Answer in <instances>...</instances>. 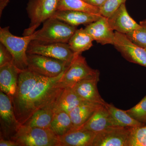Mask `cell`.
<instances>
[{
	"mask_svg": "<svg viewBox=\"0 0 146 146\" xmlns=\"http://www.w3.org/2000/svg\"><path fill=\"white\" fill-rule=\"evenodd\" d=\"M58 136H61L73 129L72 124L69 114L64 111L54 112L49 127Z\"/></svg>",
	"mask_w": 146,
	"mask_h": 146,
	"instance_id": "cb8c5ba5",
	"label": "cell"
},
{
	"mask_svg": "<svg viewBox=\"0 0 146 146\" xmlns=\"http://www.w3.org/2000/svg\"><path fill=\"white\" fill-rule=\"evenodd\" d=\"M9 0H0V17L1 16L3 11L9 3Z\"/></svg>",
	"mask_w": 146,
	"mask_h": 146,
	"instance_id": "d6a6232c",
	"label": "cell"
},
{
	"mask_svg": "<svg viewBox=\"0 0 146 146\" xmlns=\"http://www.w3.org/2000/svg\"><path fill=\"white\" fill-rule=\"evenodd\" d=\"M21 71L12 63H8L0 67L1 91L10 98L17 91L19 73Z\"/></svg>",
	"mask_w": 146,
	"mask_h": 146,
	"instance_id": "e0dca14e",
	"label": "cell"
},
{
	"mask_svg": "<svg viewBox=\"0 0 146 146\" xmlns=\"http://www.w3.org/2000/svg\"><path fill=\"white\" fill-rule=\"evenodd\" d=\"M11 140L19 146H58V136L49 128L21 125Z\"/></svg>",
	"mask_w": 146,
	"mask_h": 146,
	"instance_id": "277c9868",
	"label": "cell"
},
{
	"mask_svg": "<svg viewBox=\"0 0 146 146\" xmlns=\"http://www.w3.org/2000/svg\"><path fill=\"white\" fill-rule=\"evenodd\" d=\"M94 39L86 32L85 29H77L71 37L68 42L71 50L77 54L89 50L93 46Z\"/></svg>",
	"mask_w": 146,
	"mask_h": 146,
	"instance_id": "44dd1931",
	"label": "cell"
},
{
	"mask_svg": "<svg viewBox=\"0 0 146 146\" xmlns=\"http://www.w3.org/2000/svg\"><path fill=\"white\" fill-rule=\"evenodd\" d=\"M28 69L48 77L60 75L68 68L71 62L37 54H27Z\"/></svg>",
	"mask_w": 146,
	"mask_h": 146,
	"instance_id": "52a82bcc",
	"label": "cell"
},
{
	"mask_svg": "<svg viewBox=\"0 0 146 146\" xmlns=\"http://www.w3.org/2000/svg\"><path fill=\"white\" fill-rule=\"evenodd\" d=\"M84 101H85L80 98L72 88H65L55 105L54 111H64L69 114Z\"/></svg>",
	"mask_w": 146,
	"mask_h": 146,
	"instance_id": "ffe728a7",
	"label": "cell"
},
{
	"mask_svg": "<svg viewBox=\"0 0 146 146\" xmlns=\"http://www.w3.org/2000/svg\"><path fill=\"white\" fill-rule=\"evenodd\" d=\"M13 56L9 50L2 43H0V67L8 63L13 64Z\"/></svg>",
	"mask_w": 146,
	"mask_h": 146,
	"instance_id": "f546056e",
	"label": "cell"
},
{
	"mask_svg": "<svg viewBox=\"0 0 146 146\" xmlns=\"http://www.w3.org/2000/svg\"><path fill=\"white\" fill-rule=\"evenodd\" d=\"M27 54L42 55L68 62L72 61L75 54L68 43H42L35 40L29 44Z\"/></svg>",
	"mask_w": 146,
	"mask_h": 146,
	"instance_id": "9c48e42d",
	"label": "cell"
},
{
	"mask_svg": "<svg viewBox=\"0 0 146 146\" xmlns=\"http://www.w3.org/2000/svg\"><path fill=\"white\" fill-rule=\"evenodd\" d=\"M108 19L111 29L122 34H126L141 27L128 13L125 3L123 4Z\"/></svg>",
	"mask_w": 146,
	"mask_h": 146,
	"instance_id": "7c38bea8",
	"label": "cell"
},
{
	"mask_svg": "<svg viewBox=\"0 0 146 146\" xmlns=\"http://www.w3.org/2000/svg\"><path fill=\"white\" fill-rule=\"evenodd\" d=\"M9 27H0V42L9 50L13 56V64L21 71L28 69L27 50L29 45L34 40L33 34L23 36L12 34Z\"/></svg>",
	"mask_w": 146,
	"mask_h": 146,
	"instance_id": "7a4b0ae2",
	"label": "cell"
},
{
	"mask_svg": "<svg viewBox=\"0 0 146 146\" xmlns=\"http://www.w3.org/2000/svg\"><path fill=\"white\" fill-rule=\"evenodd\" d=\"M1 146H19L18 144L15 141L11 140H6L3 138H0Z\"/></svg>",
	"mask_w": 146,
	"mask_h": 146,
	"instance_id": "4dcf8cb0",
	"label": "cell"
},
{
	"mask_svg": "<svg viewBox=\"0 0 146 146\" xmlns=\"http://www.w3.org/2000/svg\"><path fill=\"white\" fill-rule=\"evenodd\" d=\"M105 106L108 110L116 126L132 127L145 125L132 118L125 110L119 109L107 103Z\"/></svg>",
	"mask_w": 146,
	"mask_h": 146,
	"instance_id": "603a6c76",
	"label": "cell"
},
{
	"mask_svg": "<svg viewBox=\"0 0 146 146\" xmlns=\"http://www.w3.org/2000/svg\"><path fill=\"white\" fill-rule=\"evenodd\" d=\"M126 0H106L104 4L100 7V13L102 16L108 18Z\"/></svg>",
	"mask_w": 146,
	"mask_h": 146,
	"instance_id": "f1b7e54d",
	"label": "cell"
},
{
	"mask_svg": "<svg viewBox=\"0 0 146 146\" xmlns=\"http://www.w3.org/2000/svg\"><path fill=\"white\" fill-rule=\"evenodd\" d=\"M60 0H29L27 11L30 23L24 30L23 35L33 34L42 23L52 16L57 10Z\"/></svg>",
	"mask_w": 146,
	"mask_h": 146,
	"instance_id": "5b68a950",
	"label": "cell"
},
{
	"mask_svg": "<svg viewBox=\"0 0 146 146\" xmlns=\"http://www.w3.org/2000/svg\"><path fill=\"white\" fill-rule=\"evenodd\" d=\"M84 29L94 41L102 45H114L115 33L108 23V18L102 16Z\"/></svg>",
	"mask_w": 146,
	"mask_h": 146,
	"instance_id": "4fadbf2b",
	"label": "cell"
},
{
	"mask_svg": "<svg viewBox=\"0 0 146 146\" xmlns=\"http://www.w3.org/2000/svg\"><path fill=\"white\" fill-rule=\"evenodd\" d=\"M0 138L11 140L21 125L16 119L11 99L0 91Z\"/></svg>",
	"mask_w": 146,
	"mask_h": 146,
	"instance_id": "ba28073f",
	"label": "cell"
},
{
	"mask_svg": "<svg viewBox=\"0 0 146 146\" xmlns=\"http://www.w3.org/2000/svg\"><path fill=\"white\" fill-rule=\"evenodd\" d=\"M97 133L83 129H72L58 136V146H92Z\"/></svg>",
	"mask_w": 146,
	"mask_h": 146,
	"instance_id": "9a60e30c",
	"label": "cell"
},
{
	"mask_svg": "<svg viewBox=\"0 0 146 146\" xmlns=\"http://www.w3.org/2000/svg\"><path fill=\"white\" fill-rule=\"evenodd\" d=\"M112 126H116L108 110L105 106L102 105L83 125L78 129H83L98 133Z\"/></svg>",
	"mask_w": 146,
	"mask_h": 146,
	"instance_id": "ac0fdd59",
	"label": "cell"
},
{
	"mask_svg": "<svg viewBox=\"0 0 146 146\" xmlns=\"http://www.w3.org/2000/svg\"><path fill=\"white\" fill-rule=\"evenodd\" d=\"M127 146H146V125L129 127Z\"/></svg>",
	"mask_w": 146,
	"mask_h": 146,
	"instance_id": "484cf974",
	"label": "cell"
},
{
	"mask_svg": "<svg viewBox=\"0 0 146 146\" xmlns=\"http://www.w3.org/2000/svg\"><path fill=\"white\" fill-rule=\"evenodd\" d=\"M54 107H47L37 110L22 125L42 129L49 128L53 118Z\"/></svg>",
	"mask_w": 146,
	"mask_h": 146,
	"instance_id": "7402d4cb",
	"label": "cell"
},
{
	"mask_svg": "<svg viewBox=\"0 0 146 146\" xmlns=\"http://www.w3.org/2000/svg\"><path fill=\"white\" fill-rule=\"evenodd\" d=\"M140 25L142 26L146 27V19L140 22Z\"/></svg>",
	"mask_w": 146,
	"mask_h": 146,
	"instance_id": "836d02e7",
	"label": "cell"
},
{
	"mask_svg": "<svg viewBox=\"0 0 146 146\" xmlns=\"http://www.w3.org/2000/svg\"><path fill=\"white\" fill-rule=\"evenodd\" d=\"M83 1L91 5L100 8L104 4L106 0H83Z\"/></svg>",
	"mask_w": 146,
	"mask_h": 146,
	"instance_id": "1f68e13d",
	"label": "cell"
},
{
	"mask_svg": "<svg viewBox=\"0 0 146 146\" xmlns=\"http://www.w3.org/2000/svg\"><path fill=\"white\" fill-rule=\"evenodd\" d=\"M99 71L91 68L81 54L75 53L69 67L58 81L60 88H72L79 82L100 76Z\"/></svg>",
	"mask_w": 146,
	"mask_h": 146,
	"instance_id": "8992f818",
	"label": "cell"
},
{
	"mask_svg": "<svg viewBox=\"0 0 146 146\" xmlns=\"http://www.w3.org/2000/svg\"><path fill=\"white\" fill-rule=\"evenodd\" d=\"M102 16L100 14H93L72 10H57L52 16L72 26L80 25H88Z\"/></svg>",
	"mask_w": 146,
	"mask_h": 146,
	"instance_id": "2e32d148",
	"label": "cell"
},
{
	"mask_svg": "<svg viewBox=\"0 0 146 146\" xmlns=\"http://www.w3.org/2000/svg\"><path fill=\"white\" fill-rule=\"evenodd\" d=\"M114 46L122 56L129 62L146 68V48L131 42L125 34L115 31Z\"/></svg>",
	"mask_w": 146,
	"mask_h": 146,
	"instance_id": "30bf717a",
	"label": "cell"
},
{
	"mask_svg": "<svg viewBox=\"0 0 146 146\" xmlns=\"http://www.w3.org/2000/svg\"><path fill=\"white\" fill-rule=\"evenodd\" d=\"M104 105L98 103L84 101L70 113L73 129L81 127Z\"/></svg>",
	"mask_w": 146,
	"mask_h": 146,
	"instance_id": "d6986e66",
	"label": "cell"
},
{
	"mask_svg": "<svg viewBox=\"0 0 146 146\" xmlns=\"http://www.w3.org/2000/svg\"><path fill=\"white\" fill-rule=\"evenodd\" d=\"M129 40L139 46L146 48V27L142 26L127 33Z\"/></svg>",
	"mask_w": 146,
	"mask_h": 146,
	"instance_id": "83f0119b",
	"label": "cell"
},
{
	"mask_svg": "<svg viewBox=\"0 0 146 146\" xmlns=\"http://www.w3.org/2000/svg\"><path fill=\"white\" fill-rule=\"evenodd\" d=\"M99 80L100 76L85 79L79 82L72 88L83 100L105 105L107 103L103 99L98 91L97 84Z\"/></svg>",
	"mask_w": 146,
	"mask_h": 146,
	"instance_id": "5bb4252c",
	"label": "cell"
},
{
	"mask_svg": "<svg viewBox=\"0 0 146 146\" xmlns=\"http://www.w3.org/2000/svg\"><path fill=\"white\" fill-rule=\"evenodd\" d=\"M65 71L53 78L42 76L28 69L20 72L17 91L11 99L16 119L21 125L37 110L54 108L65 89L58 85Z\"/></svg>",
	"mask_w": 146,
	"mask_h": 146,
	"instance_id": "6da1fadb",
	"label": "cell"
},
{
	"mask_svg": "<svg viewBox=\"0 0 146 146\" xmlns=\"http://www.w3.org/2000/svg\"><path fill=\"white\" fill-rule=\"evenodd\" d=\"M42 28L35 31L34 40L42 43H68L77 30L56 18H50L43 23Z\"/></svg>",
	"mask_w": 146,
	"mask_h": 146,
	"instance_id": "3957f363",
	"label": "cell"
},
{
	"mask_svg": "<svg viewBox=\"0 0 146 146\" xmlns=\"http://www.w3.org/2000/svg\"><path fill=\"white\" fill-rule=\"evenodd\" d=\"M129 127H110L97 133L92 146H127Z\"/></svg>",
	"mask_w": 146,
	"mask_h": 146,
	"instance_id": "8fae6325",
	"label": "cell"
},
{
	"mask_svg": "<svg viewBox=\"0 0 146 146\" xmlns=\"http://www.w3.org/2000/svg\"><path fill=\"white\" fill-rule=\"evenodd\" d=\"M57 10L77 11L100 14L99 7L91 5L83 0H60Z\"/></svg>",
	"mask_w": 146,
	"mask_h": 146,
	"instance_id": "d4e9b609",
	"label": "cell"
},
{
	"mask_svg": "<svg viewBox=\"0 0 146 146\" xmlns=\"http://www.w3.org/2000/svg\"><path fill=\"white\" fill-rule=\"evenodd\" d=\"M125 111L133 119L146 124V96L134 107Z\"/></svg>",
	"mask_w": 146,
	"mask_h": 146,
	"instance_id": "4316f807",
	"label": "cell"
}]
</instances>
